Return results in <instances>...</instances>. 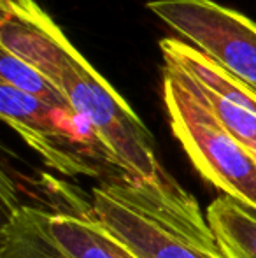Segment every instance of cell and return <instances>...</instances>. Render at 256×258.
<instances>
[{"label": "cell", "mask_w": 256, "mask_h": 258, "mask_svg": "<svg viewBox=\"0 0 256 258\" xmlns=\"http://www.w3.org/2000/svg\"><path fill=\"white\" fill-rule=\"evenodd\" d=\"M205 216L226 258H256V211L219 195Z\"/></svg>", "instance_id": "ba28073f"}, {"label": "cell", "mask_w": 256, "mask_h": 258, "mask_svg": "<svg viewBox=\"0 0 256 258\" xmlns=\"http://www.w3.org/2000/svg\"><path fill=\"white\" fill-rule=\"evenodd\" d=\"M0 83H6L53 107L72 109L67 97L55 83H51L42 72L6 49H0Z\"/></svg>", "instance_id": "30bf717a"}, {"label": "cell", "mask_w": 256, "mask_h": 258, "mask_svg": "<svg viewBox=\"0 0 256 258\" xmlns=\"http://www.w3.org/2000/svg\"><path fill=\"white\" fill-rule=\"evenodd\" d=\"M90 209L139 258H226L197 199L178 181L116 174L92 188Z\"/></svg>", "instance_id": "6da1fadb"}, {"label": "cell", "mask_w": 256, "mask_h": 258, "mask_svg": "<svg viewBox=\"0 0 256 258\" xmlns=\"http://www.w3.org/2000/svg\"><path fill=\"white\" fill-rule=\"evenodd\" d=\"M42 234L67 258H139L86 211L44 209L25 204Z\"/></svg>", "instance_id": "52a82bcc"}, {"label": "cell", "mask_w": 256, "mask_h": 258, "mask_svg": "<svg viewBox=\"0 0 256 258\" xmlns=\"http://www.w3.org/2000/svg\"><path fill=\"white\" fill-rule=\"evenodd\" d=\"M146 7L193 48L256 92V23L214 0H151Z\"/></svg>", "instance_id": "5b68a950"}, {"label": "cell", "mask_w": 256, "mask_h": 258, "mask_svg": "<svg viewBox=\"0 0 256 258\" xmlns=\"http://www.w3.org/2000/svg\"><path fill=\"white\" fill-rule=\"evenodd\" d=\"M0 258H67L32 220L25 204L7 211L0 230Z\"/></svg>", "instance_id": "9c48e42d"}, {"label": "cell", "mask_w": 256, "mask_h": 258, "mask_svg": "<svg viewBox=\"0 0 256 258\" xmlns=\"http://www.w3.org/2000/svg\"><path fill=\"white\" fill-rule=\"evenodd\" d=\"M0 49L37 69L60 88L62 76L82 56L34 0H0Z\"/></svg>", "instance_id": "8992f818"}, {"label": "cell", "mask_w": 256, "mask_h": 258, "mask_svg": "<svg viewBox=\"0 0 256 258\" xmlns=\"http://www.w3.org/2000/svg\"><path fill=\"white\" fill-rule=\"evenodd\" d=\"M163 104L174 137L209 184L256 211V158L244 148L178 69L163 67Z\"/></svg>", "instance_id": "7a4b0ae2"}, {"label": "cell", "mask_w": 256, "mask_h": 258, "mask_svg": "<svg viewBox=\"0 0 256 258\" xmlns=\"http://www.w3.org/2000/svg\"><path fill=\"white\" fill-rule=\"evenodd\" d=\"M0 116L41 155L46 165L65 176L104 181L121 174L88 123L74 109L53 107L0 83Z\"/></svg>", "instance_id": "277c9868"}, {"label": "cell", "mask_w": 256, "mask_h": 258, "mask_svg": "<svg viewBox=\"0 0 256 258\" xmlns=\"http://www.w3.org/2000/svg\"><path fill=\"white\" fill-rule=\"evenodd\" d=\"M60 90L121 172L144 183H176L161 167L154 137L142 119L84 56L62 76Z\"/></svg>", "instance_id": "3957f363"}, {"label": "cell", "mask_w": 256, "mask_h": 258, "mask_svg": "<svg viewBox=\"0 0 256 258\" xmlns=\"http://www.w3.org/2000/svg\"><path fill=\"white\" fill-rule=\"evenodd\" d=\"M254 158H256V155H254Z\"/></svg>", "instance_id": "8fae6325"}]
</instances>
